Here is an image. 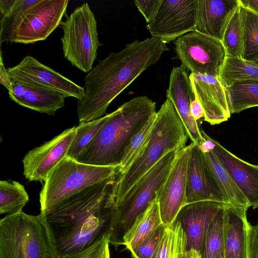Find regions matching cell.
<instances>
[{"label": "cell", "instance_id": "cell-30", "mask_svg": "<svg viewBox=\"0 0 258 258\" xmlns=\"http://www.w3.org/2000/svg\"><path fill=\"white\" fill-rule=\"evenodd\" d=\"M107 114L99 118L82 122L76 126V134L70 145L67 157L76 160L83 152L96 134L107 121Z\"/></svg>", "mask_w": 258, "mask_h": 258}, {"label": "cell", "instance_id": "cell-43", "mask_svg": "<svg viewBox=\"0 0 258 258\" xmlns=\"http://www.w3.org/2000/svg\"><path fill=\"white\" fill-rule=\"evenodd\" d=\"M102 258H110V252L109 248V244H108L104 251Z\"/></svg>", "mask_w": 258, "mask_h": 258}, {"label": "cell", "instance_id": "cell-1", "mask_svg": "<svg viewBox=\"0 0 258 258\" xmlns=\"http://www.w3.org/2000/svg\"><path fill=\"white\" fill-rule=\"evenodd\" d=\"M116 179V173L68 198L44 215L57 256L83 250L107 235Z\"/></svg>", "mask_w": 258, "mask_h": 258}, {"label": "cell", "instance_id": "cell-29", "mask_svg": "<svg viewBox=\"0 0 258 258\" xmlns=\"http://www.w3.org/2000/svg\"><path fill=\"white\" fill-rule=\"evenodd\" d=\"M29 201L24 186L16 181H0V214L18 213Z\"/></svg>", "mask_w": 258, "mask_h": 258}, {"label": "cell", "instance_id": "cell-13", "mask_svg": "<svg viewBox=\"0 0 258 258\" xmlns=\"http://www.w3.org/2000/svg\"><path fill=\"white\" fill-rule=\"evenodd\" d=\"M190 145L178 151L170 170L158 190L156 200L163 225L170 226L186 205V173Z\"/></svg>", "mask_w": 258, "mask_h": 258}, {"label": "cell", "instance_id": "cell-20", "mask_svg": "<svg viewBox=\"0 0 258 258\" xmlns=\"http://www.w3.org/2000/svg\"><path fill=\"white\" fill-rule=\"evenodd\" d=\"M238 0H198L195 31L222 41Z\"/></svg>", "mask_w": 258, "mask_h": 258}, {"label": "cell", "instance_id": "cell-21", "mask_svg": "<svg viewBox=\"0 0 258 258\" xmlns=\"http://www.w3.org/2000/svg\"><path fill=\"white\" fill-rule=\"evenodd\" d=\"M248 208L227 204L223 240L225 258H247Z\"/></svg>", "mask_w": 258, "mask_h": 258}, {"label": "cell", "instance_id": "cell-26", "mask_svg": "<svg viewBox=\"0 0 258 258\" xmlns=\"http://www.w3.org/2000/svg\"><path fill=\"white\" fill-rule=\"evenodd\" d=\"M217 78L225 88L242 81H258V65L242 58L227 57Z\"/></svg>", "mask_w": 258, "mask_h": 258}, {"label": "cell", "instance_id": "cell-38", "mask_svg": "<svg viewBox=\"0 0 258 258\" xmlns=\"http://www.w3.org/2000/svg\"><path fill=\"white\" fill-rule=\"evenodd\" d=\"M134 3L148 24L155 16L161 0H136Z\"/></svg>", "mask_w": 258, "mask_h": 258}, {"label": "cell", "instance_id": "cell-18", "mask_svg": "<svg viewBox=\"0 0 258 258\" xmlns=\"http://www.w3.org/2000/svg\"><path fill=\"white\" fill-rule=\"evenodd\" d=\"M226 204L204 201L186 204L181 208L175 220L180 223L185 233L187 249L201 252L209 225Z\"/></svg>", "mask_w": 258, "mask_h": 258}, {"label": "cell", "instance_id": "cell-14", "mask_svg": "<svg viewBox=\"0 0 258 258\" xmlns=\"http://www.w3.org/2000/svg\"><path fill=\"white\" fill-rule=\"evenodd\" d=\"M76 134V126L67 128L29 151L22 161L25 178L29 181L45 182L51 171L67 156Z\"/></svg>", "mask_w": 258, "mask_h": 258}, {"label": "cell", "instance_id": "cell-24", "mask_svg": "<svg viewBox=\"0 0 258 258\" xmlns=\"http://www.w3.org/2000/svg\"><path fill=\"white\" fill-rule=\"evenodd\" d=\"M163 225L158 203L155 199L136 219L125 234L122 244L130 250Z\"/></svg>", "mask_w": 258, "mask_h": 258}, {"label": "cell", "instance_id": "cell-32", "mask_svg": "<svg viewBox=\"0 0 258 258\" xmlns=\"http://www.w3.org/2000/svg\"><path fill=\"white\" fill-rule=\"evenodd\" d=\"M156 114L153 116L131 140L125 148L116 173H123L146 143L153 128Z\"/></svg>", "mask_w": 258, "mask_h": 258}, {"label": "cell", "instance_id": "cell-23", "mask_svg": "<svg viewBox=\"0 0 258 258\" xmlns=\"http://www.w3.org/2000/svg\"><path fill=\"white\" fill-rule=\"evenodd\" d=\"M206 164L227 204L248 208L249 203L236 185L213 150L203 153Z\"/></svg>", "mask_w": 258, "mask_h": 258}, {"label": "cell", "instance_id": "cell-44", "mask_svg": "<svg viewBox=\"0 0 258 258\" xmlns=\"http://www.w3.org/2000/svg\"><path fill=\"white\" fill-rule=\"evenodd\" d=\"M253 62L258 65V59L256 60L253 61Z\"/></svg>", "mask_w": 258, "mask_h": 258}, {"label": "cell", "instance_id": "cell-41", "mask_svg": "<svg viewBox=\"0 0 258 258\" xmlns=\"http://www.w3.org/2000/svg\"><path fill=\"white\" fill-rule=\"evenodd\" d=\"M190 112L196 121L204 117L203 108L200 101L196 98L192 101L190 105Z\"/></svg>", "mask_w": 258, "mask_h": 258}, {"label": "cell", "instance_id": "cell-40", "mask_svg": "<svg viewBox=\"0 0 258 258\" xmlns=\"http://www.w3.org/2000/svg\"><path fill=\"white\" fill-rule=\"evenodd\" d=\"M14 80L10 73L8 68H7L3 62L2 52L1 53L0 63V83L9 90Z\"/></svg>", "mask_w": 258, "mask_h": 258}, {"label": "cell", "instance_id": "cell-8", "mask_svg": "<svg viewBox=\"0 0 258 258\" xmlns=\"http://www.w3.org/2000/svg\"><path fill=\"white\" fill-rule=\"evenodd\" d=\"M68 0H40L22 13L0 21V42L31 44L45 40L66 15Z\"/></svg>", "mask_w": 258, "mask_h": 258}, {"label": "cell", "instance_id": "cell-34", "mask_svg": "<svg viewBox=\"0 0 258 258\" xmlns=\"http://www.w3.org/2000/svg\"><path fill=\"white\" fill-rule=\"evenodd\" d=\"M166 227L161 226L131 249L133 258H155Z\"/></svg>", "mask_w": 258, "mask_h": 258}, {"label": "cell", "instance_id": "cell-4", "mask_svg": "<svg viewBox=\"0 0 258 258\" xmlns=\"http://www.w3.org/2000/svg\"><path fill=\"white\" fill-rule=\"evenodd\" d=\"M187 138L180 118L167 98L157 112L146 143L125 171L117 174L114 206L166 154L186 146Z\"/></svg>", "mask_w": 258, "mask_h": 258}, {"label": "cell", "instance_id": "cell-17", "mask_svg": "<svg viewBox=\"0 0 258 258\" xmlns=\"http://www.w3.org/2000/svg\"><path fill=\"white\" fill-rule=\"evenodd\" d=\"M196 98L204 112V120L211 125L220 124L230 117L225 88L217 77L190 73L189 75Z\"/></svg>", "mask_w": 258, "mask_h": 258}, {"label": "cell", "instance_id": "cell-33", "mask_svg": "<svg viewBox=\"0 0 258 258\" xmlns=\"http://www.w3.org/2000/svg\"><path fill=\"white\" fill-rule=\"evenodd\" d=\"M171 226L174 234L172 258H202L200 252L187 249L186 236L180 223L175 220Z\"/></svg>", "mask_w": 258, "mask_h": 258}, {"label": "cell", "instance_id": "cell-37", "mask_svg": "<svg viewBox=\"0 0 258 258\" xmlns=\"http://www.w3.org/2000/svg\"><path fill=\"white\" fill-rule=\"evenodd\" d=\"M174 234L172 227H166L155 258H172Z\"/></svg>", "mask_w": 258, "mask_h": 258}, {"label": "cell", "instance_id": "cell-35", "mask_svg": "<svg viewBox=\"0 0 258 258\" xmlns=\"http://www.w3.org/2000/svg\"><path fill=\"white\" fill-rule=\"evenodd\" d=\"M40 0H0L1 20L10 18L26 11Z\"/></svg>", "mask_w": 258, "mask_h": 258}, {"label": "cell", "instance_id": "cell-11", "mask_svg": "<svg viewBox=\"0 0 258 258\" xmlns=\"http://www.w3.org/2000/svg\"><path fill=\"white\" fill-rule=\"evenodd\" d=\"M198 0H161L146 28L152 37L167 43L195 31Z\"/></svg>", "mask_w": 258, "mask_h": 258}, {"label": "cell", "instance_id": "cell-3", "mask_svg": "<svg viewBox=\"0 0 258 258\" xmlns=\"http://www.w3.org/2000/svg\"><path fill=\"white\" fill-rule=\"evenodd\" d=\"M156 113V102L147 96L125 102L109 114L107 121L76 161L118 167L132 138Z\"/></svg>", "mask_w": 258, "mask_h": 258}, {"label": "cell", "instance_id": "cell-7", "mask_svg": "<svg viewBox=\"0 0 258 258\" xmlns=\"http://www.w3.org/2000/svg\"><path fill=\"white\" fill-rule=\"evenodd\" d=\"M117 168L88 165L66 157L44 182L39 195L40 213L45 215L68 198L111 177Z\"/></svg>", "mask_w": 258, "mask_h": 258}, {"label": "cell", "instance_id": "cell-31", "mask_svg": "<svg viewBox=\"0 0 258 258\" xmlns=\"http://www.w3.org/2000/svg\"><path fill=\"white\" fill-rule=\"evenodd\" d=\"M240 6L244 36L243 59L253 62L258 59V15Z\"/></svg>", "mask_w": 258, "mask_h": 258}, {"label": "cell", "instance_id": "cell-10", "mask_svg": "<svg viewBox=\"0 0 258 258\" xmlns=\"http://www.w3.org/2000/svg\"><path fill=\"white\" fill-rule=\"evenodd\" d=\"M176 57L191 73L218 77L227 58L221 41L196 31L175 42Z\"/></svg>", "mask_w": 258, "mask_h": 258}, {"label": "cell", "instance_id": "cell-5", "mask_svg": "<svg viewBox=\"0 0 258 258\" xmlns=\"http://www.w3.org/2000/svg\"><path fill=\"white\" fill-rule=\"evenodd\" d=\"M0 258H57L45 216L21 211L1 219Z\"/></svg>", "mask_w": 258, "mask_h": 258}, {"label": "cell", "instance_id": "cell-6", "mask_svg": "<svg viewBox=\"0 0 258 258\" xmlns=\"http://www.w3.org/2000/svg\"><path fill=\"white\" fill-rule=\"evenodd\" d=\"M166 154L114 207L107 237L109 243L117 247L138 217L156 199L176 157L178 151Z\"/></svg>", "mask_w": 258, "mask_h": 258}, {"label": "cell", "instance_id": "cell-15", "mask_svg": "<svg viewBox=\"0 0 258 258\" xmlns=\"http://www.w3.org/2000/svg\"><path fill=\"white\" fill-rule=\"evenodd\" d=\"M187 173L186 204L204 201L227 204L198 146L191 143Z\"/></svg>", "mask_w": 258, "mask_h": 258}, {"label": "cell", "instance_id": "cell-12", "mask_svg": "<svg viewBox=\"0 0 258 258\" xmlns=\"http://www.w3.org/2000/svg\"><path fill=\"white\" fill-rule=\"evenodd\" d=\"M13 80L18 83L54 91L82 100L84 88L77 85L52 69L45 66L35 57L25 56L16 66L8 68Z\"/></svg>", "mask_w": 258, "mask_h": 258}, {"label": "cell", "instance_id": "cell-42", "mask_svg": "<svg viewBox=\"0 0 258 258\" xmlns=\"http://www.w3.org/2000/svg\"><path fill=\"white\" fill-rule=\"evenodd\" d=\"M238 2L240 5L258 15V0H238Z\"/></svg>", "mask_w": 258, "mask_h": 258}, {"label": "cell", "instance_id": "cell-2", "mask_svg": "<svg viewBox=\"0 0 258 258\" xmlns=\"http://www.w3.org/2000/svg\"><path fill=\"white\" fill-rule=\"evenodd\" d=\"M167 50L166 43L152 37L127 43L99 61L84 79L85 96L77 109L80 123L103 117L110 103Z\"/></svg>", "mask_w": 258, "mask_h": 258}, {"label": "cell", "instance_id": "cell-36", "mask_svg": "<svg viewBox=\"0 0 258 258\" xmlns=\"http://www.w3.org/2000/svg\"><path fill=\"white\" fill-rule=\"evenodd\" d=\"M109 244L107 235L92 245L72 253L58 255L57 258H102L106 245Z\"/></svg>", "mask_w": 258, "mask_h": 258}, {"label": "cell", "instance_id": "cell-9", "mask_svg": "<svg viewBox=\"0 0 258 258\" xmlns=\"http://www.w3.org/2000/svg\"><path fill=\"white\" fill-rule=\"evenodd\" d=\"M63 30L60 38L63 56L72 66L85 73H89L102 45L98 39L97 22L88 3H85L59 25Z\"/></svg>", "mask_w": 258, "mask_h": 258}, {"label": "cell", "instance_id": "cell-22", "mask_svg": "<svg viewBox=\"0 0 258 258\" xmlns=\"http://www.w3.org/2000/svg\"><path fill=\"white\" fill-rule=\"evenodd\" d=\"M10 99L23 107L54 115L64 105L67 97L51 90L26 85L13 81L8 90Z\"/></svg>", "mask_w": 258, "mask_h": 258}, {"label": "cell", "instance_id": "cell-28", "mask_svg": "<svg viewBox=\"0 0 258 258\" xmlns=\"http://www.w3.org/2000/svg\"><path fill=\"white\" fill-rule=\"evenodd\" d=\"M225 207L209 225L201 252L202 258H225L223 227Z\"/></svg>", "mask_w": 258, "mask_h": 258}, {"label": "cell", "instance_id": "cell-16", "mask_svg": "<svg viewBox=\"0 0 258 258\" xmlns=\"http://www.w3.org/2000/svg\"><path fill=\"white\" fill-rule=\"evenodd\" d=\"M186 68L182 64L173 68L166 92L167 98L172 103L192 143L199 145L204 140L201 129L190 112V105L196 99Z\"/></svg>", "mask_w": 258, "mask_h": 258}, {"label": "cell", "instance_id": "cell-19", "mask_svg": "<svg viewBox=\"0 0 258 258\" xmlns=\"http://www.w3.org/2000/svg\"><path fill=\"white\" fill-rule=\"evenodd\" d=\"M216 156L247 200L250 207L258 208V165L246 162L215 140Z\"/></svg>", "mask_w": 258, "mask_h": 258}, {"label": "cell", "instance_id": "cell-25", "mask_svg": "<svg viewBox=\"0 0 258 258\" xmlns=\"http://www.w3.org/2000/svg\"><path fill=\"white\" fill-rule=\"evenodd\" d=\"M225 89L231 114L258 106V81H239Z\"/></svg>", "mask_w": 258, "mask_h": 258}, {"label": "cell", "instance_id": "cell-39", "mask_svg": "<svg viewBox=\"0 0 258 258\" xmlns=\"http://www.w3.org/2000/svg\"><path fill=\"white\" fill-rule=\"evenodd\" d=\"M247 258H258V221L249 223L247 231Z\"/></svg>", "mask_w": 258, "mask_h": 258}, {"label": "cell", "instance_id": "cell-27", "mask_svg": "<svg viewBox=\"0 0 258 258\" xmlns=\"http://www.w3.org/2000/svg\"><path fill=\"white\" fill-rule=\"evenodd\" d=\"M222 42L225 48L227 57L243 59L244 36L239 4L226 26Z\"/></svg>", "mask_w": 258, "mask_h": 258}]
</instances>
